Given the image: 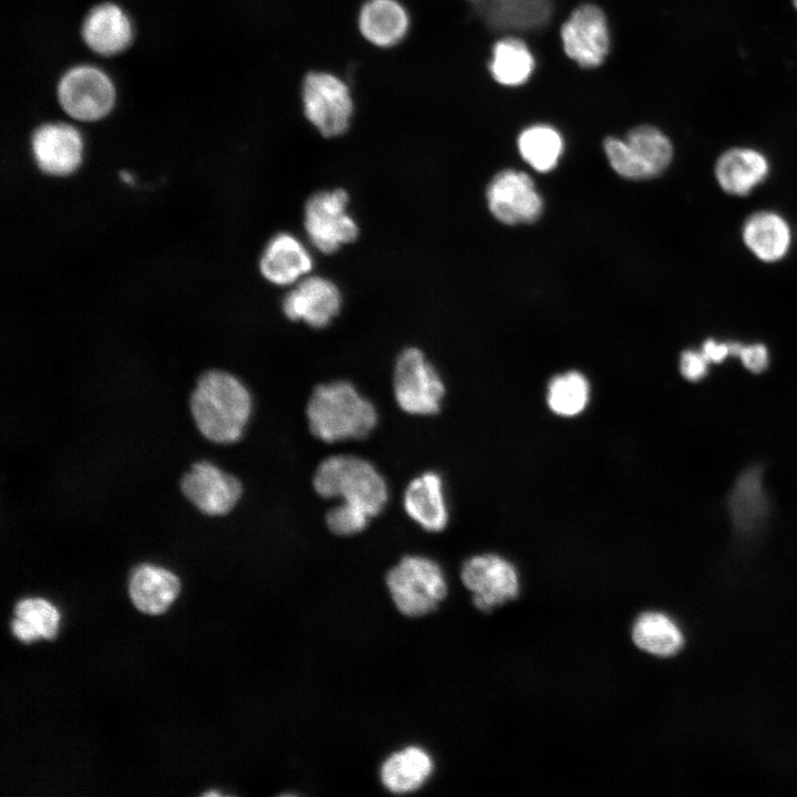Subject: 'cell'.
I'll use <instances>...</instances> for the list:
<instances>
[{"mask_svg":"<svg viewBox=\"0 0 797 797\" xmlns=\"http://www.w3.org/2000/svg\"><path fill=\"white\" fill-rule=\"evenodd\" d=\"M487 23L497 30H531L550 18L549 0H486L477 6Z\"/></svg>","mask_w":797,"mask_h":797,"instance_id":"603a6c76","label":"cell"},{"mask_svg":"<svg viewBox=\"0 0 797 797\" xmlns=\"http://www.w3.org/2000/svg\"><path fill=\"white\" fill-rule=\"evenodd\" d=\"M708 364L701 350L689 349L680 355L679 370L685 380L697 382L707 375Z\"/></svg>","mask_w":797,"mask_h":797,"instance_id":"d6a6232c","label":"cell"},{"mask_svg":"<svg viewBox=\"0 0 797 797\" xmlns=\"http://www.w3.org/2000/svg\"><path fill=\"white\" fill-rule=\"evenodd\" d=\"M342 307L339 287L322 276L301 279L282 299L281 309L291 321H303L322 329L337 318Z\"/></svg>","mask_w":797,"mask_h":797,"instance_id":"4fadbf2b","label":"cell"},{"mask_svg":"<svg viewBox=\"0 0 797 797\" xmlns=\"http://www.w3.org/2000/svg\"><path fill=\"white\" fill-rule=\"evenodd\" d=\"M631 639L638 649L661 658L676 654L684 642L677 624L658 611L643 612L635 619Z\"/></svg>","mask_w":797,"mask_h":797,"instance_id":"cb8c5ba5","label":"cell"},{"mask_svg":"<svg viewBox=\"0 0 797 797\" xmlns=\"http://www.w3.org/2000/svg\"><path fill=\"white\" fill-rule=\"evenodd\" d=\"M460 580L472 592L475 608L486 613L515 600L520 592V577L516 566L495 552L467 558L460 567Z\"/></svg>","mask_w":797,"mask_h":797,"instance_id":"52a82bcc","label":"cell"},{"mask_svg":"<svg viewBox=\"0 0 797 797\" xmlns=\"http://www.w3.org/2000/svg\"><path fill=\"white\" fill-rule=\"evenodd\" d=\"M793 4H794L795 9L797 10V0H793Z\"/></svg>","mask_w":797,"mask_h":797,"instance_id":"74e56055","label":"cell"},{"mask_svg":"<svg viewBox=\"0 0 797 797\" xmlns=\"http://www.w3.org/2000/svg\"><path fill=\"white\" fill-rule=\"evenodd\" d=\"M349 201V194L342 188L318 192L307 200L304 230L311 245L322 253H333L358 238L360 230L348 211Z\"/></svg>","mask_w":797,"mask_h":797,"instance_id":"8992f818","label":"cell"},{"mask_svg":"<svg viewBox=\"0 0 797 797\" xmlns=\"http://www.w3.org/2000/svg\"><path fill=\"white\" fill-rule=\"evenodd\" d=\"M204 796H219V793L209 791V793L204 794Z\"/></svg>","mask_w":797,"mask_h":797,"instance_id":"d590c367","label":"cell"},{"mask_svg":"<svg viewBox=\"0 0 797 797\" xmlns=\"http://www.w3.org/2000/svg\"><path fill=\"white\" fill-rule=\"evenodd\" d=\"M566 54L583 68L600 65L609 51V32L603 11L594 4L573 10L560 30Z\"/></svg>","mask_w":797,"mask_h":797,"instance_id":"7c38bea8","label":"cell"},{"mask_svg":"<svg viewBox=\"0 0 797 797\" xmlns=\"http://www.w3.org/2000/svg\"><path fill=\"white\" fill-rule=\"evenodd\" d=\"M517 145L524 161L540 173L552 170L563 152L561 135L549 125H534L524 130Z\"/></svg>","mask_w":797,"mask_h":797,"instance_id":"4316f807","label":"cell"},{"mask_svg":"<svg viewBox=\"0 0 797 797\" xmlns=\"http://www.w3.org/2000/svg\"><path fill=\"white\" fill-rule=\"evenodd\" d=\"M433 770L434 760L431 754L421 746L410 745L384 759L380 778L389 791L406 794L420 789Z\"/></svg>","mask_w":797,"mask_h":797,"instance_id":"ffe728a7","label":"cell"},{"mask_svg":"<svg viewBox=\"0 0 797 797\" xmlns=\"http://www.w3.org/2000/svg\"><path fill=\"white\" fill-rule=\"evenodd\" d=\"M189 410L205 438L231 444L245 433L252 413V397L234 374L209 370L198 377L189 397Z\"/></svg>","mask_w":797,"mask_h":797,"instance_id":"6da1fadb","label":"cell"},{"mask_svg":"<svg viewBox=\"0 0 797 797\" xmlns=\"http://www.w3.org/2000/svg\"><path fill=\"white\" fill-rule=\"evenodd\" d=\"M745 247L760 261L774 263L785 258L791 244L787 220L773 210L751 214L742 227Z\"/></svg>","mask_w":797,"mask_h":797,"instance_id":"d6986e66","label":"cell"},{"mask_svg":"<svg viewBox=\"0 0 797 797\" xmlns=\"http://www.w3.org/2000/svg\"><path fill=\"white\" fill-rule=\"evenodd\" d=\"M486 198L491 215L505 225L535 222L544 209L531 177L515 169L497 173L488 184Z\"/></svg>","mask_w":797,"mask_h":797,"instance_id":"30bf717a","label":"cell"},{"mask_svg":"<svg viewBox=\"0 0 797 797\" xmlns=\"http://www.w3.org/2000/svg\"><path fill=\"white\" fill-rule=\"evenodd\" d=\"M641 179L661 175L671 164L673 145L670 138L659 128L640 125L632 128L625 139Z\"/></svg>","mask_w":797,"mask_h":797,"instance_id":"484cf974","label":"cell"},{"mask_svg":"<svg viewBox=\"0 0 797 797\" xmlns=\"http://www.w3.org/2000/svg\"><path fill=\"white\" fill-rule=\"evenodd\" d=\"M371 518L362 508L340 501L328 510L325 522L330 531L338 536H353L363 531Z\"/></svg>","mask_w":797,"mask_h":797,"instance_id":"4dcf8cb0","label":"cell"},{"mask_svg":"<svg viewBox=\"0 0 797 797\" xmlns=\"http://www.w3.org/2000/svg\"><path fill=\"white\" fill-rule=\"evenodd\" d=\"M179 486L186 499L208 516L230 513L242 495V485L236 476L207 460L192 464Z\"/></svg>","mask_w":797,"mask_h":797,"instance_id":"8fae6325","label":"cell"},{"mask_svg":"<svg viewBox=\"0 0 797 797\" xmlns=\"http://www.w3.org/2000/svg\"><path fill=\"white\" fill-rule=\"evenodd\" d=\"M770 170L767 157L752 147H733L716 159L714 175L724 193L747 196L765 182Z\"/></svg>","mask_w":797,"mask_h":797,"instance_id":"e0dca14e","label":"cell"},{"mask_svg":"<svg viewBox=\"0 0 797 797\" xmlns=\"http://www.w3.org/2000/svg\"><path fill=\"white\" fill-rule=\"evenodd\" d=\"M306 415L311 433L324 443L362 439L372 433L379 418L373 403L348 381L318 385Z\"/></svg>","mask_w":797,"mask_h":797,"instance_id":"7a4b0ae2","label":"cell"},{"mask_svg":"<svg viewBox=\"0 0 797 797\" xmlns=\"http://www.w3.org/2000/svg\"><path fill=\"white\" fill-rule=\"evenodd\" d=\"M759 479L751 475L742 477L734 489L732 507L736 522L751 524L763 517L764 500Z\"/></svg>","mask_w":797,"mask_h":797,"instance_id":"f1b7e54d","label":"cell"},{"mask_svg":"<svg viewBox=\"0 0 797 797\" xmlns=\"http://www.w3.org/2000/svg\"><path fill=\"white\" fill-rule=\"evenodd\" d=\"M17 618L28 623L40 638L53 639L59 629L58 610L46 600L31 598L21 600L15 607Z\"/></svg>","mask_w":797,"mask_h":797,"instance_id":"f546056e","label":"cell"},{"mask_svg":"<svg viewBox=\"0 0 797 797\" xmlns=\"http://www.w3.org/2000/svg\"><path fill=\"white\" fill-rule=\"evenodd\" d=\"M592 396L591 383L578 370L555 374L547 383L545 401L550 413L562 418H573L584 413Z\"/></svg>","mask_w":797,"mask_h":797,"instance_id":"d4e9b609","label":"cell"},{"mask_svg":"<svg viewBox=\"0 0 797 797\" xmlns=\"http://www.w3.org/2000/svg\"><path fill=\"white\" fill-rule=\"evenodd\" d=\"M403 507L422 529L443 531L449 521V509L441 475L428 470L413 478L405 488Z\"/></svg>","mask_w":797,"mask_h":797,"instance_id":"2e32d148","label":"cell"},{"mask_svg":"<svg viewBox=\"0 0 797 797\" xmlns=\"http://www.w3.org/2000/svg\"><path fill=\"white\" fill-rule=\"evenodd\" d=\"M393 393L398 407L407 414L427 416L438 413L445 397L443 379L417 348L403 350L393 371Z\"/></svg>","mask_w":797,"mask_h":797,"instance_id":"5b68a950","label":"cell"},{"mask_svg":"<svg viewBox=\"0 0 797 797\" xmlns=\"http://www.w3.org/2000/svg\"><path fill=\"white\" fill-rule=\"evenodd\" d=\"M179 589V580L173 572L148 563L137 566L130 579L133 603L148 614L163 613L175 600Z\"/></svg>","mask_w":797,"mask_h":797,"instance_id":"44dd1931","label":"cell"},{"mask_svg":"<svg viewBox=\"0 0 797 797\" xmlns=\"http://www.w3.org/2000/svg\"><path fill=\"white\" fill-rule=\"evenodd\" d=\"M385 583L398 612L408 618L432 613L448 592L441 566L420 555L403 557L390 569Z\"/></svg>","mask_w":797,"mask_h":797,"instance_id":"277c9868","label":"cell"},{"mask_svg":"<svg viewBox=\"0 0 797 797\" xmlns=\"http://www.w3.org/2000/svg\"><path fill=\"white\" fill-rule=\"evenodd\" d=\"M359 27L371 43L392 46L405 37L408 15L396 0H369L360 11Z\"/></svg>","mask_w":797,"mask_h":797,"instance_id":"7402d4cb","label":"cell"},{"mask_svg":"<svg viewBox=\"0 0 797 797\" xmlns=\"http://www.w3.org/2000/svg\"><path fill=\"white\" fill-rule=\"evenodd\" d=\"M313 268L309 249L294 235L282 231L267 242L259 260L262 277L276 286L299 282Z\"/></svg>","mask_w":797,"mask_h":797,"instance_id":"9a60e30c","label":"cell"},{"mask_svg":"<svg viewBox=\"0 0 797 797\" xmlns=\"http://www.w3.org/2000/svg\"><path fill=\"white\" fill-rule=\"evenodd\" d=\"M56 93L63 111L81 122L105 117L115 103V87L108 75L87 64L68 70L59 81Z\"/></svg>","mask_w":797,"mask_h":797,"instance_id":"ba28073f","label":"cell"},{"mask_svg":"<svg viewBox=\"0 0 797 797\" xmlns=\"http://www.w3.org/2000/svg\"><path fill=\"white\" fill-rule=\"evenodd\" d=\"M304 115L324 137L346 132L353 114V102L346 84L325 72H311L303 81Z\"/></svg>","mask_w":797,"mask_h":797,"instance_id":"9c48e42d","label":"cell"},{"mask_svg":"<svg viewBox=\"0 0 797 797\" xmlns=\"http://www.w3.org/2000/svg\"><path fill=\"white\" fill-rule=\"evenodd\" d=\"M731 352L741 360L747 371L753 373L764 372L770 362L768 349L763 343L731 342Z\"/></svg>","mask_w":797,"mask_h":797,"instance_id":"1f68e13d","label":"cell"},{"mask_svg":"<svg viewBox=\"0 0 797 797\" xmlns=\"http://www.w3.org/2000/svg\"><path fill=\"white\" fill-rule=\"evenodd\" d=\"M312 485L319 496L358 506L371 517L381 514L389 500L385 478L371 462L355 455L339 454L323 459Z\"/></svg>","mask_w":797,"mask_h":797,"instance_id":"3957f363","label":"cell"},{"mask_svg":"<svg viewBox=\"0 0 797 797\" xmlns=\"http://www.w3.org/2000/svg\"><path fill=\"white\" fill-rule=\"evenodd\" d=\"M31 149L38 167L51 176H68L82 162L83 139L80 132L66 123L39 126L31 138Z\"/></svg>","mask_w":797,"mask_h":797,"instance_id":"5bb4252c","label":"cell"},{"mask_svg":"<svg viewBox=\"0 0 797 797\" xmlns=\"http://www.w3.org/2000/svg\"><path fill=\"white\" fill-rule=\"evenodd\" d=\"M489 70L498 83L507 86L520 85L529 79L534 70V58L522 41L504 39L494 46Z\"/></svg>","mask_w":797,"mask_h":797,"instance_id":"83f0119b","label":"cell"},{"mask_svg":"<svg viewBox=\"0 0 797 797\" xmlns=\"http://www.w3.org/2000/svg\"><path fill=\"white\" fill-rule=\"evenodd\" d=\"M13 634L21 641L29 643L40 639L39 634L23 620L15 618L11 623Z\"/></svg>","mask_w":797,"mask_h":797,"instance_id":"e575fe53","label":"cell"},{"mask_svg":"<svg viewBox=\"0 0 797 797\" xmlns=\"http://www.w3.org/2000/svg\"><path fill=\"white\" fill-rule=\"evenodd\" d=\"M469 1L476 6H479L480 3L485 2L486 0H469Z\"/></svg>","mask_w":797,"mask_h":797,"instance_id":"8d00e7d4","label":"cell"},{"mask_svg":"<svg viewBox=\"0 0 797 797\" xmlns=\"http://www.w3.org/2000/svg\"><path fill=\"white\" fill-rule=\"evenodd\" d=\"M82 38L96 54L112 56L131 44L132 22L117 4L101 3L86 15L82 25Z\"/></svg>","mask_w":797,"mask_h":797,"instance_id":"ac0fdd59","label":"cell"},{"mask_svg":"<svg viewBox=\"0 0 797 797\" xmlns=\"http://www.w3.org/2000/svg\"><path fill=\"white\" fill-rule=\"evenodd\" d=\"M701 352L708 363H722L732 355L731 342H721L714 339H707L702 344Z\"/></svg>","mask_w":797,"mask_h":797,"instance_id":"836d02e7","label":"cell"}]
</instances>
